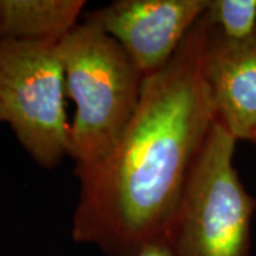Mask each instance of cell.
Listing matches in <instances>:
<instances>
[{"mask_svg": "<svg viewBox=\"0 0 256 256\" xmlns=\"http://www.w3.org/2000/svg\"><path fill=\"white\" fill-rule=\"evenodd\" d=\"M202 16L171 62L146 77L138 108L98 162L74 170L77 244L106 256H136L165 240L170 220L216 116L205 78Z\"/></svg>", "mask_w": 256, "mask_h": 256, "instance_id": "cell-1", "label": "cell"}, {"mask_svg": "<svg viewBox=\"0 0 256 256\" xmlns=\"http://www.w3.org/2000/svg\"><path fill=\"white\" fill-rule=\"evenodd\" d=\"M58 54L67 96L76 104L68 156L80 170L118 142L137 111L146 76L117 40L84 18L58 40Z\"/></svg>", "mask_w": 256, "mask_h": 256, "instance_id": "cell-2", "label": "cell"}, {"mask_svg": "<svg viewBox=\"0 0 256 256\" xmlns=\"http://www.w3.org/2000/svg\"><path fill=\"white\" fill-rule=\"evenodd\" d=\"M236 142L215 120L166 229L174 256H252L256 200L234 164Z\"/></svg>", "mask_w": 256, "mask_h": 256, "instance_id": "cell-3", "label": "cell"}, {"mask_svg": "<svg viewBox=\"0 0 256 256\" xmlns=\"http://www.w3.org/2000/svg\"><path fill=\"white\" fill-rule=\"evenodd\" d=\"M66 96L58 40H0V122L44 170L57 168L70 154Z\"/></svg>", "mask_w": 256, "mask_h": 256, "instance_id": "cell-4", "label": "cell"}, {"mask_svg": "<svg viewBox=\"0 0 256 256\" xmlns=\"http://www.w3.org/2000/svg\"><path fill=\"white\" fill-rule=\"evenodd\" d=\"M208 0H114L84 20L110 34L146 77L171 62Z\"/></svg>", "mask_w": 256, "mask_h": 256, "instance_id": "cell-5", "label": "cell"}, {"mask_svg": "<svg viewBox=\"0 0 256 256\" xmlns=\"http://www.w3.org/2000/svg\"><path fill=\"white\" fill-rule=\"evenodd\" d=\"M204 68L216 121L248 141L256 130V33L230 40L208 23Z\"/></svg>", "mask_w": 256, "mask_h": 256, "instance_id": "cell-6", "label": "cell"}, {"mask_svg": "<svg viewBox=\"0 0 256 256\" xmlns=\"http://www.w3.org/2000/svg\"><path fill=\"white\" fill-rule=\"evenodd\" d=\"M84 0H0V40H60L80 22Z\"/></svg>", "mask_w": 256, "mask_h": 256, "instance_id": "cell-7", "label": "cell"}, {"mask_svg": "<svg viewBox=\"0 0 256 256\" xmlns=\"http://www.w3.org/2000/svg\"><path fill=\"white\" fill-rule=\"evenodd\" d=\"M204 16L216 33L230 40L256 33V0H208Z\"/></svg>", "mask_w": 256, "mask_h": 256, "instance_id": "cell-8", "label": "cell"}, {"mask_svg": "<svg viewBox=\"0 0 256 256\" xmlns=\"http://www.w3.org/2000/svg\"><path fill=\"white\" fill-rule=\"evenodd\" d=\"M136 256H174L171 249L165 242L156 244V245H151V246L142 249L138 255Z\"/></svg>", "mask_w": 256, "mask_h": 256, "instance_id": "cell-9", "label": "cell"}, {"mask_svg": "<svg viewBox=\"0 0 256 256\" xmlns=\"http://www.w3.org/2000/svg\"><path fill=\"white\" fill-rule=\"evenodd\" d=\"M248 142H250L252 146H256V130L250 134V137H249V140H248Z\"/></svg>", "mask_w": 256, "mask_h": 256, "instance_id": "cell-10", "label": "cell"}]
</instances>
